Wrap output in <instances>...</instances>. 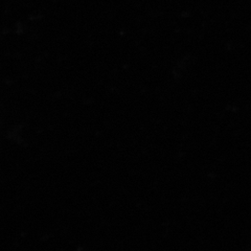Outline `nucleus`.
Segmentation results:
<instances>
[]
</instances>
